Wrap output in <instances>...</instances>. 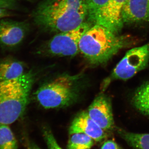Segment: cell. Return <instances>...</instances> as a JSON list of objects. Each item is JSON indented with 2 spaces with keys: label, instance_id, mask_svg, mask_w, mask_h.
<instances>
[{
  "label": "cell",
  "instance_id": "cell-1",
  "mask_svg": "<svg viewBox=\"0 0 149 149\" xmlns=\"http://www.w3.org/2000/svg\"><path fill=\"white\" fill-rule=\"evenodd\" d=\"M87 17L85 0H43L32 13L38 27L57 33L76 28Z\"/></svg>",
  "mask_w": 149,
  "mask_h": 149
},
{
  "label": "cell",
  "instance_id": "cell-16",
  "mask_svg": "<svg viewBox=\"0 0 149 149\" xmlns=\"http://www.w3.org/2000/svg\"><path fill=\"white\" fill-rule=\"evenodd\" d=\"M68 144V149H91L94 141L90 136L81 133L71 134Z\"/></svg>",
  "mask_w": 149,
  "mask_h": 149
},
{
  "label": "cell",
  "instance_id": "cell-22",
  "mask_svg": "<svg viewBox=\"0 0 149 149\" xmlns=\"http://www.w3.org/2000/svg\"><path fill=\"white\" fill-rule=\"evenodd\" d=\"M28 149H42L33 143H29Z\"/></svg>",
  "mask_w": 149,
  "mask_h": 149
},
{
  "label": "cell",
  "instance_id": "cell-20",
  "mask_svg": "<svg viewBox=\"0 0 149 149\" xmlns=\"http://www.w3.org/2000/svg\"><path fill=\"white\" fill-rule=\"evenodd\" d=\"M101 149H119V148L114 141H108L103 144Z\"/></svg>",
  "mask_w": 149,
  "mask_h": 149
},
{
  "label": "cell",
  "instance_id": "cell-4",
  "mask_svg": "<svg viewBox=\"0 0 149 149\" xmlns=\"http://www.w3.org/2000/svg\"><path fill=\"white\" fill-rule=\"evenodd\" d=\"M80 74H63L40 87L35 93L37 101L46 109L68 106L79 95Z\"/></svg>",
  "mask_w": 149,
  "mask_h": 149
},
{
  "label": "cell",
  "instance_id": "cell-6",
  "mask_svg": "<svg viewBox=\"0 0 149 149\" xmlns=\"http://www.w3.org/2000/svg\"><path fill=\"white\" fill-rule=\"evenodd\" d=\"M93 24L85 21L80 26L69 31L60 32L49 40L44 47L48 54L58 56H74L80 52V39Z\"/></svg>",
  "mask_w": 149,
  "mask_h": 149
},
{
  "label": "cell",
  "instance_id": "cell-9",
  "mask_svg": "<svg viewBox=\"0 0 149 149\" xmlns=\"http://www.w3.org/2000/svg\"><path fill=\"white\" fill-rule=\"evenodd\" d=\"M88 115L104 130L114 126L111 102L108 97L100 94L94 99L87 111Z\"/></svg>",
  "mask_w": 149,
  "mask_h": 149
},
{
  "label": "cell",
  "instance_id": "cell-7",
  "mask_svg": "<svg viewBox=\"0 0 149 149\" xmlns=\"http://www.w3.org/2000/svg\"><path fill=\"white\" fill-rule=\"evenodd\" d=\"M29 24L24 21L9 19L0 20V46L13 48L19 45L26 37Z\"/></svg>",
  "mask_w": 149,
  "mask_h": 149
},
{
  "label": "cell",
  "instance_id": "cell-11",
  "mask_svg": "<svg viewBox=\"0 0 149 149\" xmlns=\"http://www.w3.org/2000/svg\"><path fill=\"white\" fill-rule=\"evenodd\" d=\"M122 15L124 24L149 21V0H127Z\"/></svg>",
  "mask_w": 149,
  "mask_h": 149
},
{
  "label": "cell",
  "instance_id": "cell-21",
  "mask_svg": "<svg viewBox=\"0 0 149 149\" xmlns=\"http://www.w3.org/2000/svg\"><path fill=\"white\" fill-rule=\"evenodd\" d=\"M13 13L10 11V10L0 8V20L5 17L12 16L13 15Z\"/></svg>",
  "mask_w": 149,
  "mask_h": 149
},
{
  "label": "cell",
  "instance_id": "cell-17",
  "mask_svg": "<svg viewBox=\"0 0 149 149\" xmlns=\"http://www.w3.org/2000/svg\"><path fill=\"white\" fill-rule=\"evenodd\" d=\"M109 0H85L87 10V21L93 24L98 17Z\"/></svg>",
  "mask_w": 149,
  "mask_h": 149
},
{
  "label": "cell",
  "instance_id": "cell-2",
  "mask_svg": "<svg viewBox=\"0 0 149 149\" xmlns=\"http://www.w3.org/2000/svg\"><path fill=\"white\" fill-rule=\"evenodd\" d=\"M127 35H120L98 24H93L80 39L79 50L92 65L105 64L120 50L131 44Z\"/></svg>",
  "mask_w": 149,
  "mask_h": 149
},
{
  "label": "cell",
  "instance_id": "cell-19",
  "mask_svg": "<svg viewBox=\"0 0 149 149\" xmlns=\"http://www.w3.org/2000/svg\"><path fill=\"white\" fill-rule=\"evenodd\" d=\"M0 8L14 10L17 8L15 0H0Z\"/></svg>",
  "mask_w": 149,
  "mask_h": 149
},
{
  "label": "cell",
  "instance_id": "cell-12",
  "mask_svg": "<svg viewBox=\"0 0 149 149\" xmlns=\"http://www.w3.org/2000/svg\"><path fill=\"white\" fill-rule=\"evenodd\" d=\"M24 73L21 62L11 58L0 60V82L17 79Z\"/></svg>",
  "mask_w": 149,
  "mask_h": 149
},
{
  "label": "cell",
  "instance_id": "cell-13",
  "mask_svg": "<svg viewBox=\"0 0 149 149\" xmlns=\"http://www.w3.org/2000/svg\"><path fill=\"white\" fill-rule=\"evenodd\" d=\"M132 103L140 112L149 116V81L136 90L132 98Z\"/></svg>",
  "mask_w": 149,
  "mask_h": 149
},
{
  "label": "cell",
  "instance_id": "cell-18",
  "mask_svg": "<svg viewBox=\"0 0 149 149\" xmlns=\"http://www.w3.org/2000/svg\"><path fill=\"white\" fill-rule=\"evenodd\" d=\"M44 134L49 149H63L58 143L50 130L46 129L44 130Z\"/></svg>",
  "mask_w": 149,
  "mask_h": 149
},
{
  "label": "cell",
  "instance_id": "cell-14",
  "mask_svg": "<svg viewBox=\"0 0 149 149\" xmlns=\"http://www.w3.org/2000/svg\"><path fill=\"white\" fill-rule=\"evenodd\" d=\"M120 136L130 146L136 149H149V134L136 133L119 130Z\"/></svg>",
  "mask_w": 149,
  "mask_h": 149
},
{
  "label": "cell",
  "instance_id": "cell-3",
  "mask_svg": "<svg viewBox=\"0 0 149 149\" xmlns=\"http://www.w3.org/2000/svg\"><path fill=\"white\" fill-rule=\"evenodd\" d=\"M34 81L31 72L14 80L0 82V123L11 124L24 113Z\"/></svg>",
  "mask_w": 149,
  "mask_h": 149
},
{
  "label": "cell",
  "instance_id": "cell-5",
  "mask_svg": "<svg viewBox=\"0 0 149 149\" xmlns=\"http://www.w3.org/2000/svg\"><path fill=\"white\" fill-rule=\"evenodd\" d=\"M149 62V42L141 47L128 51L123 58L107 77L102 85L104 91L112 81L115 80H126L148 66Z\"/></svg>",
  "mask_w": 149,
  "mask_h": 149
},
{
  "label": "cell",
  "instance_id": "cell-10",
  "mask_svg": "<svg viewBox=\"0 0 149 149\" xmlns=\"http://www.w3.org/2000/svg\"><path fill=\"white\" fill-rule=\"evenodd\" d=\"M104 131L91 119L87 111L81 112L77 115L72 120L69 129L70 135L83 133L96 141H101L105 138Z\"/></svg>",
  "mask_w": 149,
  "mask_h": 149
},
{
  "label": "cell",
  "instance_id": "cell-8",
  "mask_svg": "<svg viewBox=\"0 0 149 149\" xmlns=\"http://www.w3.org/2000/svg\"><path fill=\"white\" fill-rule=\"evenodd\" d=\"M127 1V0H109L95 24L102 25L115 34H119L124 24L122 19V12Z\"/></svg>",
  "mask_w": 149,
  "mask_h": 149
},
{
  "label": "cell",
  "instance_id": "cell-15",
  "mask_svg": "<svg viewBox=\"0 0 149 149\" xmlns=\"http://www.w3.org/2000/svg\"><path fill=\"white\" fill-rule=\"evenodd\" d=\"M0 149H18L16 139L8 125L0 123Z\"/></svg>",
  "mask_w": 149,
  "mask_h": 149
}]
</instances>
